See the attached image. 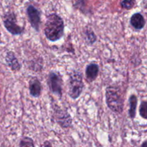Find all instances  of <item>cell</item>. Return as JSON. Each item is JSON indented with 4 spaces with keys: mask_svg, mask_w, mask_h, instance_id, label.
Here are the masks:
<instances>
[{
    "mask_svg": "<svg viewBox=\"0 0 147 147\" xmlns=\"http://www.w3.org/2000/svg\"><path fill=\"white\" fill-rule=\"evenodd\" d=\"M65 24L63 18L53 13L47 16L45 24V35L48 40L56 42L60 40L64 34Z\"/></svg>",
    "mask_w": 147,
    "mask_h": 147,
    "instance_id": "obj_1",
    "label": "cell"
},
{
    "mask_svg": "<svg viewBox=\"0 0 147 147\" xmlns=\"http://www.w3.org/2000/svg\"><path fill=\"white\" fill-rule=\"evenodd\" d=\"M106 104L116 113H121L123 109V99L121 90L115 86H109L106 90Z\"/></svg>",
    "mask_w": 147,
    "mask_h": 147,
    "instance_id": "obj_2",
    "label": "cell"
},
{
    "mask_svg": "<svg viewBox=\"0 0 147 147\" xmlns=\"http://www.w3.org/2000/svg\"><path fill=\"white\" fill-rule=\"evenodd\" d=\"M84 88L82 74L78 70H73L69 75L68 95L72 99L78 98Z\"/></svg>",
    "mask_w": 147,
    "mask_h": 147,
    "instance_id": "obj_3",
    "label": "cell"
},
{
    "mask_svg": "<svg viewBox=\"0 0 147 147\" xmlns=\"http://www.w3.org/2000/svg\"><path fill=\"white\" fill-rule=\"evenodd\" d=\"M17 16L13 12H7L3 17V24L6 30L12 35H20L24 32V27L17 24Z\"/></svg>",
    "mask_w": 147,
    "mask_h": 147,
    "instance_id": "obj_4",
    "label": "cell"
},
{
    "mask_svg": "<svg viewBox=\"0 0 147 147\" xmlns=\"http://www.w3.org/2000/svg\"><path fill=\"white\" fill-rule=\"evenodd\" d=\"M49 89L54 95L61 98L63 96V78L60 73L52 71L47 78Z\"/></svg>",
    "mask_w": 147,
    "mask_h": 147,
    "instance_id": "obj_5",
    "label": "cell"
},
{
    "mask_svg": "<svg viewBox=\"0 0 147 147\" xmlns=\"http://www.w3.org/2000/svg\"><path fill=\"white\" fill-rule=\"evenodd\" d=\"M54 116L55 121L61 126L63 129H68L72 126V119L67 111L62 109L60 106H56L53 108Z\"/></svg>",
    "mask_w": 147,
    "mask_h": 147,
    "instance_id": "obj_6",
    "label": "cell"
},
{
    "mask_svg": "<svg viewBox=\"0 0 147 147\" xmlns=\"http://www.w3.org/2000/svg\"><path fill=\"white\" fill-rule=\"evenodd\" d=\"M27 14L31 27L36 32H39L40 21H41L40 11L34 6L29 5L27 8Z\"/></svg>",
    "mask_w": 147,
    "mask_h": 147,
    "instance_id": "obj_7",
    "label": "cell"
},
{
    "mask_svg": "<svg viewBox=\"0 0 147 147\" xmlns=\"http://www.w3.org/2000/svg\"><path fill=\"white\" fill-rule=\"evenodd\" d=\"M130 24L135 30H141L146 25V20L142 13H134L130 18Z\"/></svg>",
    "mask_w": 147,
    "mask_h": 147,
    "instance_id": "obj_8",
    "label": "cell"
},
{
    "mask_svg": "<svg viewBox=\"0 0 147 147\" xmlns=\"http://www.w3.org/2000/svg\"><path fill=\"white\" fill-rule=\"evenodd\" d=\"M29 84L30 95L34 98L40 97L42 92V85L39 79L37 77L32 78Z\"/></svg>",
    "mask_w": 147,
    "mask_h": 147,
    "instance_id": "obj_9",
    "label": "cell"
},
{
    "mask_svg": "<svg viewBox=\"0 0 147 147\" xmlns=\"http://www.w3.org/2000/svg\"><path fill=\"white\" fill-rule=\"evenodd\" d=\"M99 73L98 65L95 63H91L87 65L86 68V76L88 82L91 83L97 78Z\"/></svg>",
    "mask_w": 147,
    "mask_h": 147,
    "instance_id": "obj_10",
    "label": "cell"
},
{
    "mask_svg": "<svg viewBox=\"0 0 147 147\" xmlns=\"http://www.w3.org/2000/svg\"><path fill=\"white\" fill-rule=\"evenodd\" d=\"M5 60L7 65L11 68L12 71L17 72L21 69V65L19 63L18 60H17V58L16 57L15 55H14L13 52H7L5 57Z\"/></svg>",
    "mask_w": 147,
    "mask_h": 147,
    "instance_id": "obj_11",
    "label": "cell"
},
{
    "mask_svg": "<svg viewBox=\"0 0 147 147\" xmlns=\"http://www.w3.org/2000/svg\"><path fill=\"white\" fill-rule=\"evenodd\" d=\"M137 103H138V98L137 96L135 94H131L129 97V105H130V108L129 110V114L131 119H134L136 116V107H137Z\"/></svg>",
    "mask_w": 147,
    "mask_h": 147,
    "instance_id": "obj_12",
    "label": "cell"
},
{
    "mask_svg": "<svg viewBox=\"0 0 147 147\" xmlns=\"http://www.w3.org/2000/svg\"><path fill=\"white\" fill-rule=\"evenodd\" d=\"M85 37H86V40L88 44L93 45L95 42L96 41V35L95 34L94 32L92 30V29L87 28L85 30Z\"/></svg>",
    "mask_w": 147,
    "mask_h": 147,
    "instance_id": "obj_13",
    "label": "cell"
},
{
    "mask_svg": "<svg viewBox=\"0 0 147 147\" xmlns=\"http://www.w3.org/2000/svg\"><path fill=\"white\" fill-rule=\"evenodd\" d=\"M20 146H34V142L30 137H24L20 142Z\"/></svg>",
    "mask_w": 147,
    "mask_h": 147,
    "instance_id": "obj_14",
    "label": "cell"
},
{
    "mask_svg": "<svg viewBox=\"0 0 147 147\" xmlns=\"http://www.w3.org/2000/svg\"><path fill=\"white\" fill-rule=\"evenodd\" d=\"M146 109H147V102L146 100H144L142 102L140 105V108H139V113H140V116L143 118L144 119H147L146 116Z\"/></svg>",
    "mask_w": 147,
    "mask_h": 147,
    "instance_id": "obj_15",
    "label": "cell"
},
{
    "mask_svg": "<svg viewBox=\"0 0 147 147\" xmlns=\"http://www.w3.org/2000/svg\"><path fill=\"white\" fill-rule=\"evenodd\" d=\"M122 8L126 9H131L135 5V0H123L121 2Z\"/></svg>",
    "mask_w": 147,
    "mask_h": 147,
    "instance_id": "obj_16",
    "label": "cell"
}]
</instances>
